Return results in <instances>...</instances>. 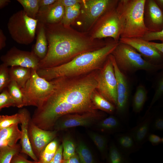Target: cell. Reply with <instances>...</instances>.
I'll return each mask as SVG.
<instances>
[{
	"label": "cell",
	"instance_id": "cell-32",
	"mask_svg": "<svg viewBox=\"0 0 163 163\" xmlns=\"http://www.w3.org/2000/svg\"><path fill=\"white\" fill-rule=\"evenodd\" d=\"M127 158L114 144H111L108 155L109 163H129Z\"/></svg>",
	"mask_w": 163,
	"mask_h": 163
},
{
	"label": "cell",
	"instance_id": "cell-39",
	"mask_svg": "<svg viewBox=\"0 0 163 163\" xmlns=\"http://www.w3.org/2000/svg\"><path fill=\"white\" fill-rule=\"evenodd\" d=\"M163 95V71L157 83L155 91L147 111H149L153 105Z\"/></svg>",
	"mask_w": 163,
	"mask_h": 163
},
{
	"label": "cell",
	"instance_id": "cell-36",
	"mask_svg": "<svg viewBox=\"0 0 163 163\" xmlns=\"http://www.w3.org/2000/svg\"><path fill=\"white\" fill-rule=\"evenodd\" d=\"M20 115L18 113L11 115L0 116V129L15 124L21 123Z\"/></svg>",
	"mask_w": 163,
	"mask_h": 163
},
{
	"label": "cell",
	"instance_id": "cell-40",
	"mask_svg": "<svg viewBox=\"0 0 163 163\" xmlns=\"http://www.w3.org/2000/svg\"><path fill=\"white\" fill-rule=\"evenodd\" d=\"M142 38L148 41L158 40L163 43V28L161 30L158 32H148Z\"/></svg>",
	"mask_w": 163,
	"mask_h": 163
},
{
	"label": "cell",
	"instance_id": "cell-16",
	"mask_svg": "<svg viewBox=\"0 0 163 163\" xmlns=\"http://www.w3.org/2000/svg\"><path fill=\"white\" fill-rule=\"evenodd\" d=\"M119 41L132 46L145 60L150 62L158 60L162 57V53L149 41L142 38H120Z\"/></svg>",
	"mask_w": 163,
	"mask_h": 163
},
{
	"label": "cell",
	"instance_id": "cell-20",
	"mask_svg": "<svg viewBox=\"0 0 163 163\" xmlns=\"http://www.w3.org/2000/svg\"><path fill=\"white\" fill-rule=\"evenodd\" d=\"M36 33V40L32 52L41 60L45 57L48 50L45 24L38 22Z\"/></svg>",
	"mask_w": 163,
	"mask_h": 163
},
{
	"label": "cell",
	"instance_id": "cell-14",
	"mask_svg": "<svg viewBox=\"0 0 163 163\" xmlns=\"http://www.w3.org/2000/svg\"><path fill=\"white\" fill-rule=\"evenodd\" d=\"M30 141L33 150L38 159L40 155L46 146L54 140L57 131L42 129L30 121L28 129Z\"/></svg>",
	"mask_w": 163,
	"mask_h": 163
},
{
	"label": "cell",
	"instance_id": "cell-22",
	"mask_svg": "<svg viewBox=\"0 0 163 163\" xmlns=\"http://www.w3.org/2000/svg\"><path fill=\"white\" fill-rule=\"evenodd\" d=\"M117 141L118 148L127 157L139 150L133 137L128 131L119 134L117 137Z\"/></svg>",
	"mask_w": 163,
	"mask_h": 163
},
{
	"label": "cell",
	"instance_id": "cell-45",
	"mask_svg": "<svg viewBox=\"0 0 163 163\" xmlns=\"http://www.w3.org/2000/svg\"><path fill=\"white\" fill-rule=\"evenodd\" d=\"M148 140L154 146L157 145L161 143V138L154 134H150L148 138Z\"/></svg>",
	"mask_w": 163,
	"mask_h": 163
},
{
	"label": "cell",
	"instance_id": "cell-10",
	"mask_svg": "<svg viewBox=\"0 0 163 163\" xmlns=\"http://www.w3.org/2000/svg\"><path fill=\"white\" fill-rule=\"evenodd\" d=\"M96 80L97 83L96 90L116 107L117 99V80L109 56L102 67L97 71Z\"/></svg>",
	"mask_w": 163,
	"mask_h": 163
},
{
	"label": "cell",
	"instance_id": "cell-9",
	"mask_svg": "<svg viewBox=\"0 0 163 163\" xmlns=\"http://www.w3.org/2000/svg\"><path fill=\"white\" fill-rule=\"evenodd\" d=\"M116 7L107 11L96 21L88 32L92 38L102 39L110 37L115 41H119L120 25Z\"/></svg>",
	"mask_w": 163,
	"mask_h": 163
},
{
	"label": "cell",
	"instance_id": "cell-2",
	"mask_svg": "<svg viewBox=\"0 0 163 163\" xmlns=\"http://www.w3.org/2000/svg\"><path fill=\"white\" fill-rule=\"evenodd\" d=\"M45 26L48 50L45 57L40 61L39 69L62 65L80 54L102 48L107 42L103 39H93L88 32L60 22Z\"/></svg>",
	"mask_w": 163,
	"mask_h": 163
},
{
	"label": "cell",
	"instance_id": "cell-48",
	"mask_svg": "<svg viewBox=\"0 0 163 163\" xmlns=\"http://www.w3.org/2000/svg\"><path fill=\"white\" fill-rule=\"evenodd\" d=\"M6 37L2 30L0 29V50H2L6 45Z\"/></svg>",
	"mask_w": 163,
	"mask_h": 163
},
{
	"label": "cell",
	"instance_id": "cell-46",
	"mask_svg": "<svg viewBox=\"0 0 163 163\" xmlns=\"http://www.w3.org/2000/svg\"><path fill=\"white\" fill-rule=\"evenodd\" d=\"M59 3L65 7H71L80 3L82 0H57Z\"/></svg>",
	"mask_w": 163,
	"mask_h": 163
},
{
	"label": "cell",
	"instance_id": "cell-4",
	"mask_svg": "<svg viewBox=\"0 0 163 163\" xmlns=\"http://www.w3.org/2000/svg\"><path fill=\"white\" fill-rule=\"evenodd\" d=\"M145 0H120L116 7L120 38H142L149 31L144 21Z\"/></svg>",
	"mask_w": 163,
	"mask_h": 163
},
{
	"label": "cell",
	"instance_id": "cell-44",
	"mask_svg": "<svg viewBox=\"0 0 163 163\" xmlns=\"http://www.w3.org/2000/svg\"><path fill=\"white\" fill-rule=\"evenodd\" d=\"M10 163H40L39 161H31L25 158L19 154L15 155L13 157Z\"/></svg>",
	"mask_w": 163,
	"mask_h": 163
},
{
	"label": "cell",
	"instance_id": "cell-31",
	"mask_svg": "<svg viewBox=\"0 0 163 163\" xmlns=\"http://www.w3.org/2000/svg\"><path fill=\"white\" fill-rule=\"evenodd\" d=\"M23 10L29 17L36 19L39 12V0H17Z\"/></svg>",
	"mask_w": 163,
	"mask_h": 163
},
{
	"label": "cell",
	"instance_id": "cell-25",
	"mask_svg": "<svg viewBox=\"0 0 163 163\" xmlns=\"http://www.w3.org/2000/svg\"><path fill=\"white\" fill-rule=\"evenodd\" d=\"M147 92L145 87L139 85L136 88L132 101V107L135 113L140 112L142 110L146 101Z\"/></svg>",
	"mask_w": 163,
	"mask_h": 163
},
{
	"label": "cell",
	"instance_id": "cell-42",
	"mask_svg": "<svg viewBox=\"0 0 163 163\" xmlns=\"http://www.w3.org/2000/svg\"><path fill=\"white\" fill-rule=\"evenodd\" d=\"M56 1V0H39L38 13H42L46 10Z\"/></svg>",
	"mask_w": 163,
	"mask_h": 163
},
{
	"label": "cell",
	"instance_id": "cell-11",
	"mask_svg": "<svg viewBox=\"0 0 163 163\" xmlns=\"http://www.w3.org/2000/svg\"><path fill=\"white\" fill-rule=\"evenodd\" d=\"M104 116L103 113L97 111L68 114L60 117L53 128L58 131L78 126H88Z\"/></svg>",
	"mask_w": 163,
	"mask_h": 163
},
{
	"label": "cell",
	"instance_id": "cell-28",
	"mask_svg": "<svg viewBox=\"0 0 163 163\" xmlns=\"http://www.w3.org/2000/svg\"><path fill=\"white\" fill-rule=\"evenodd\" d=\"M80 3L65 7L64 15L60 23L66 26H72L80 14Z\"/></svg>",
	"mask_w": 163,
	"mask_h": 163
},
{
	"label": "cell",
	"instance_id": "cell-13",
	"mask_svg": "<svg viewBox=\"0 0 163 163\" xmlns=\"http://www.w3.org/2000/svg\"><path fill=\"white\" fill-rule=\"evenodd\" d=\"M109 56L113 63L117 80V99L116 108L118 113L125 122L129 108V85L125 75L118 67L113 55L111 54Z\"/></svg>",
	"mask_w": 163,
	"mask_h": 163
},
{
	"label": "cell",
	"instance_id": "cell-35",
	"mask_svg": "<svg viewBox=\"0 0 163 163\" xmlns=\"http://www.w3.org/2000/svg\"><path fill=\"white\" fill-rule=\"evenodd\" d=\"M62 144L63 160L69 158L76 153L75 144L72 139L69 138H65Z\"/></svg>",
	"mask_w": 163,
	"mask_h": 163
},
{
	"label": "cell",
	"instance_id": "cell-49",
	"mask_svg": "<svg viewBox=\"0 0 163 163\" xmlns=\"http://www.w3.org/2000/svg\"><path fill=\"white\" fill-rule=\"evenodd\" d=\"M149 42L151 44L156 47L163 54V43H159Z\"/></svg>",
	"mask_w": 163,
	"mask_h": 163
},
{
	"label": "cell",
	"instance_id": "cell-43",
	"mask_svg": "<svg viewBox=\"0 0 163 163\" xmlns=\"http://www.w3.org/2000/svg\"><path fill=\"white\" fill-rule=\"evenodd\" d=\"M62 144L59 145L57 152L49 163H62L63 160Z\"/></svg>",
	"mask_w": 163,
	"mask_h": 163
},
{
	"label": "cell",
	"instance_id": "cell-17",
	"mask_svg": "<svg viewBox=\"0 0 163 163\" xmlns=\"http://www.w3.org/2000/svg\"><path fill=\"white\" fill-rule=\"evenodd\" d=\"M18 113L20 115L21 121V152L29 155L34 161H39L38 159L33 150L29 138L28 126L31 119L30 113L27 109L23 108L20 110Z\"/></svg>",
	"mask_w": 163,
	"mask_h": 163
},
{
	"label": "cell",
	"instance_id": "cell-29",
	"mask_svg": "<svg viewBox=\"0 0 163 163\" xmlns=\"http://www.w3.org/2000/svg\"><path fill=\"white\" fill-rule=\"evenodd\" d=\"M21 145L18 144L13 147L0 148V163H10L13 156L21 152Z\"/></svg>",
	"mask_w": 163,
	"mask_h": 163
},
{
	"label": "cell",
	"instance_id": "cell-18",
	"mask_svg": "<svg viewBox=\"0 0 163 163\" xmlns=\"http://www.w3.org/2000/svg\"><path fill=\"white\" fill-rule=\"evenodd\" d=\"M153 117L147 111L144 118L137 125L128 130L133 136L138 149H139L148 140L150 134Z\"/></svg>",
	"mask_w": 163,
	"mask_h": 163
},
{
	"label": "cell",
	"instance_id": "cell-34",
	"mask_svg": "<svg viewBox=\"0 0 163 163\" xmlns=\"http://www.w3.org/2000/svg\"><path fill=\"white\" fill-rule=\"evenodd\" d=\"M89 136L100 152L104 155H106L108 143L107 137L93 132L89 133Z\"/></svg>",
	"mask_w": 163,
	"mask_h": 163
},
{
	"label": "cell",
	"instance_id": "cell-15",
	"mask_svg": "<svg viewBox=\"0 0 163 163\" xmlns=\"http://www.w3.org/2000/svg\"><path fill=\"white\" fill-rule=\"evenodd\" d=\"M144 21L149 32H158L163 28V11L155 0H145Z\"/></svg>",
	"mask_w": 163,
	"mask_h": 163
},
{
	"label": "cell",
	"instance_id": "cell-26",
	"mask_svg": "<svg viewBox=\"0 0 163 163\" xmlns=\"http://www.w3.org/2000/svg\"><path fill=\"white\" fill-rule=\"evenodd\" d=\"M98 126L103 131L108 133L123 129V126L119 120L113 115L110 116L100 121Z\"/></svg>",
	"mask_w": 163,
	"mask_h": 163
},
{
	"label": "cell",
	"instance_id": "cell-51",
	"mask_svg": "<svg viewBox=\"0 0 163 163\" xmlns=\"http://www.w3.org/2000/svg\"><path fill=\"white\" fill-rule=\"evenodd\" d=\"M155 1L160 9L163 11V0H155Z\"/></svg>",
	"mask_w": 163,
	"mask_h": 163
},
{
	"label": "cell",
	"instance_id": "cell-23",
	"mask_svg": "<svg viewBox=\"0 0 163 163\" xmlns=\"http://www.w3.org/2000/svg\"><path fill=\"white\" fill-rule=\"evenodd\" d=\"M9 70L11 80L15 81L21 88H24L30 77L31 69L14 66L11 67Z\"/></svg>",
	"mask_w": 163,
	"mask_h": 163
},
{
	"label": "cell",
	"instance_id": "cell-8",
	"mask_svg": "<svg viewBox=\"0 0 163 163\" xmlns=\"http://www.w3.org/2000/svg\"><path fill=\"white\" fill-rule=\"evenodd\" d=\"M38 21L27 14L23 10L13 14L7 24L9 33L13 40L17 43L28 45L34 41Z\"/></svg>",
	"mask_w": 163,
	"mask_h": 163
},
{
	"label": "cell",
	"instance_id": "cell-52",
	"mask_svg": "<svg viewBox=\"0 0 163 163\" xmlns=\"http://www.w3.org/2000/svg\"><path fill=\"white\" fill-rule=\"evenodd\" d=\"M161 143L163 144V137L161 138Z\"/></svg>",
	"mask_w": 163,
	"mask_h": 163
},
{
	"label": "cell",
	"instance_id": "cell-30",
	"mask_svg": "<svg viewBox=\"0 0 163 163\" xmlns=\"http://www.w3.org/2000/svg\"><path fill=\"white\" fill-rule=\"evenodd\" d=\"M7 88L15 102V106L18 108L24 106L23 94L17 82L13 80H11Z\"/></svg>",
	"mask_w": 163,
	"mask_h": 163
},
{
	"label": "cell",
	"instance_id": "cell-50",
	"mask_svg": "<svg viewBox=\"0 0 163 163\" xmlns=\"http://www.w3.org/2000/svg\"><path fill=\"white\" fill-rule=\"evenodd\" d=\"M11 2L10 0H0V8L1 9L4 8Z\"/></svg>",
	"mask_w": 163,
	"mask_h": 163
},
{
	"label": "cell",
	"instance_id": "cell-38",
	"mask_svg": "<svg viewBox=\"0 0 163 163\" xmlns=\"http://www.w3.org/2000/svg\"><path fill=\"white\" fill-rule=\"evenodd\" d=\"M11 106H15V102L10 95L7 88H6L0 94V110Z\"/></svg>",
	"mask_w": 163,
	"mask_h": 163
},
{
	"label": "cell",
	"instance_id": "cell-6",
	"mask_svg": "<svg viewBox=\"0 0 163 163\" xmlns=\"http://www.w3.org/2000/svg\"><path fill=\"white\" fill-rule=\"evenodd\" d=\"M55 87L53 80L47 81L39 76L37 70L31 69L30 78L21 88L24 106L40 107L52 93Z\"/></svg>",
	"mask_w": 163,
	"mask_h": 163
},
{
	"label": "cell",
	"instance_id": "cell-41",
	"mask_svg": "<svg viewBox=\"0 0 163 163\" xmlns=\"http://www.w3.org/2000/svg\"><path fill=\"white\" fill-rule=\"evenodd\" d=\"M151 128L154 130L163 131V117H158L153 119Z\"/></svg>",
	"mask_w": 163,
	"mask_h": 163
},
{
	"label": "cell",
	"instance_id": "cell-21",
	"mask_svg": "<svg viewBox=\"0 0 163 163\" xmlns=\"http://www.w3.org/2000/svg\"><path fill=\"white\" fill-rule=\"evenodd\" d=\"M21 134L18 124L0 129V148L15 146L18 140L21 139Z\"/></svg>",
	"mask_w": 163,
	"mask_h": 163
},
{
	"label": "cell",
	"instance_id": "cell-12",
	"mask_svg": "<svg viewBox=\"0 0 163 163\" xmlns=\"http://www.w3.org/2000/svg\"><path fill=\"white\" fill-rule=\"evenodd\" d=\"M0 59L7 66H20L33 69L37 71L40 60L32 51L20 50L14 46Z\"/></svg>",
	"mask_w": 163,
	"mask_h": 163
},
{
	"label": "cell",
	"instance_id": "cell-3",
	"mask_svg": "<svg viewBox=\"0 0 163 163\" xmlns=\"http://www.w3.org/2000/svg\"><path fill=\"white\" fill-rule=\"evenodd\" d=\"M119 42L113 40L107 41L105 46L98 50L80 54L58 66L39 69L37 73L40 77L50 81L60 77L80 76L99 70Z\"/></svg>",
	"mask_w": 163,
	"mask_h": 163
},
{
	"label": "cell",
	"instance_id": "cell-1",
	"mask_svg": "<svg viewBox=\"0 0 163 163\" xmlns=\"http://www.w3.org/2000/svg\"><path fill=\"white\" fill-rule=\"evenodd\" d=\"M98 70L77 77L53 80L54 91L43 105L35 110L32 117L34 124L43 129L50 130L65 115L97 111L91 96L97 86Z\"/></svg>",
	"mask_w": 163,
	"mask_h": 163
},
{
	"label": "cell",
	"instance_id": "cell-19",
	"mask_svg": "<svg viewBox=\"0 0 163 163\" xmlns=\"http://www.w3.org/2000/svg\"><path fill=\"white\" fill-rule=\"evenodd\" d=\"M65 7L57 0L44 11L38 13L36 19L38 22L44 24H53L60 22L65 13Z\"/></svg>",
	"mask_w": 163,
	"mask_h": 163
},
{
	"label": "cell",
	"instance_id": "cell-33",
	"mask_svg": "<svg viewBox=\"0 0 163 163\" xmlns=\"http://www.w3.org/2000/svg\"><path fill=\"white\" fill-rule=\"evenodd\" d=\"M76 151L81 163H95L91 151L84 142L81 141L78 142Z\"/></svg>",
	"mask_w": 163,
	"mask_h": 163
},
{
	"label": "cell",
	"instance_id": "cell-24",
	"mask_svg": "<svg viewBox=\"0 0 163 163\" xmlns=\"http://www.w3.org/2000/svg\"><path fill=\"white\" fill-rule=\"evenodd\" d=\"M92 104L96 109H99L107 113H113L116 106L102 96L96 90H94L91 96Z\"/></svg>",
	"mask_w": 163,
	"mask_h": 163
},
{
	"label": "cell",
	"instance_id": "cell-5",
	"mask_svg": "<svg viewBox=\"0 0 163 163\" xmlns=\"http://www.w3.org/2000/svg\"><path fill=\"white\" fill-rule=\"evenodd\" d=\"M118 0H82L80 14L72 27L88 32L104 13L116 7Z\"/></svg>",
	"mask_w": 163,
	"mask_h": 163
},
{
	"label": "cell",
	"instance_id": "cell-37",
	"mask_svg": "<svg viewBox=\"0 0 163 163\" xmlns=\"http://www.w3.org/2000/svg\"><path fill=\"white\" fill-rule=\"evenodd\" d=\"M11 81L8 66L2 63L0 66V91L7 88Z\"/></svg>",
	"mask_w": 163,
	"mask_h": 163
},
{
	"label": "cell",
	"instance_id": "cell-27",
	"mask_svg": "<svg viewBox=\"0 0 163 163\" xmlns=\"http://www.w3.org/2000/svg\"><path fill=\"white\" fill-rule=\"evenodd\" d=\"M59 145L54 139L49 143L41 152L38 158L40 163H49L55 156Z\"/></svg>",
	"mask_w": 163,
	"mask_h": 163
},
{
	"label": "cell",
	"instance_id": "cell-47",
	"mask_svg": "<svg viewBox=\"0 0 163 163\" xmlns=\"http://www.w3.org/2000/svg\"><path fill=\"white\" fill-rule=\"evenodd\" d=\"M62 163H81L77 152L67 160H63Z\"/></svg>",
	"mask_w": 163,
	"mask_h": 163
},
{
	"label": "cell",
	"instance_id": "cell-7",
	"mask_svg": "<svg viewBox=\"0 0 163 163\" xmlns=\"http://www.w3.org/2000/svg\"><path fill=\"white\" fill-rule=\"evenodd\" d=\"M120 69L123 73H130L139 70L150 71L157 66L145 60L133 47L119 42L111 54Z\"/></svg>",
	"mask_w": 163,
	"mask_h": 163
}]
</instances>
